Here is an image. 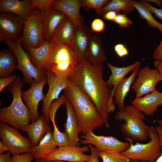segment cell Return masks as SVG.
Instances as JSON below:
<instances>
[{"mask_svg": "<svg viewBox=\"0 0 162 162\" xmlns=\"http://www.w3.org/2000/svg\"><path fill=\"white\" fill-rule=\"evenodd\" d=\"M104 69L102 64H92L82 58L68 80L90 98L108 128L109 113L114 111L115 107L112 87L103 78Z\"/></svg>", "mask_w": 162, "mask_h": 162, "instance_id": "obj_1", "label": "cell"}, {"mask_svg": "<svg viewBox=\"0 0 162 162\" xmlns=\"http://www.w3.org/2000/svg\"><path fill=\"white\" fill-rule=\"evenodd\" d=\"M64 91L73 107L78 124L79 133L86 134L104 124L94 104L87 95L68 81Z\"/></svg>", "mask_w": 162, "mask_h": 162, "instance_id": "obj_2", "label": "cell"}, {"mask_svg": "<svg viewBox=\"0 0 162 162\" xmlns=\"http://www.w3.org/2000/svg\"><path fill=\"white\" fill-rule=\"evenodd\" d=\"M23 85V81L18 76L8 88V92L12 94V101L9 106L0 109V121L26 132L31 119L29 110L21 97Z\"/></svg>", "mask_w": 162, "mask_h": 162, "instance_id": "obj_3", "label": "cell"}, {"mask_svg": "<svg viewBox=\"0 0 162 162\" xmlns=\"http://www.w3.org/2000/svg\"><path fill=\"white\" fill-rule=\"evenodd\" d=\"M115 118L117 121L124 122L120 129L130 142L146 140L148 137L149 126L144 122V114L132 105L124 106L116 112Z\"/></svg>", "mask_w": 162, "mask_h": 162, "instance_id": "obj_4", "label": "cell"}, {"mask_svg": "<svg viewBox=\"0 0 162 162\" xmlns=\"http://www.w3.org/2000/svg\"><path fill=\"white\" fill-rule=\"evenodd\" d=\"M80 59V55L69 46L54 42L46 69L47 71L68 79Z\"/></svg>", "mask_w": 162, "mask_h": 162, "instance_id": "obj_5", "label": "cell"}, {"mask_svg": "<svg viewBox=\"0 0 162 162\" xmlns=\"http://www.w3.org/2000/svg\"><path fill=\"white\" fill-rule=\"evenodd\" d=\"M148 137L150 141L145 144L130 142L129 148L121 153L130 160L139 162H153L160 155L162 148L159 134L155 128L149 126Z\"/></svg>", "mask_w": 162, "mask_h": 162, "instance_id": "obj_6", "label": "cell"}, {"mask_svg": "<svg viewBox=\"0 0 162 162\" xmlns=\"http://www.w3.org/2000/svg\"><path fill=\"white\" fill-rule=\"evenodd\" d=\"M4 43L15 54L17 62L16 69L22 72L25 82L31 86L34 80L40 82L46 76L47 71L37 68L30 56L23 49L21 40L7 41Z\"/></svg>", "mask_w": 162, "mask_h": 162, "instance_id": "obj_7", "label": "cell"}, {"mask_svg": "<svg viewBox=\"0 0 162 162\" xmlns=\"http://www.w3.org/2000/svg\"><path fill=\"white\" fill-rule=\"evenodd\" d=\"M22 43L27 47L37 48L46 41L43 34L40 12L35 9L25 21Z\"/></svg>", "mask_w": 162, "mask_h": 162, "instance_id": "obj_8", "label": "cell"}, {"mask_svg": "<svg viewBox=\"0 0 162 162\" xmlns=\"http://www.w3.org/2000/svg\"><path fill=\"white\" fill-rule=\"evenodd\" d=\"M0 136L1 142L13 155L30 152L32 147L29 139L22 136L17 129L1 122Z\"/></svg>", "mask_w": 162, "mask_h": 162, "instance_id": "obj_9", "label": "cell"}, {"mask_svg": "<svg viewBox=\"0 0 162 162\" xmlns=\"http://www.w3.org/2000/svg\"><path fill=\"white\" fill-rule=\"evenodd\" d=\"M80 144H91L100 152H108L121 153L129 147L130 142L119 140L112 136H97L93 131L80 136Z\"/></svg>", "mask_w": 162, "mask_h": 162, "instance_id": "obj_10", "label": "cell"}, {"mask_svg": "<svg viewBox=\"0 0 162 162\" xmlns=\"http://www.w3.org/2000/svg\"><path fill=\"white\" fill-rule=\"evenodd\" d=\"M25 20L18 16L8 12L0 14V41L21 40Z\"/></svg>", "mask_w": 162, "mask_h": 162, "instance_id": "obj_11", "label": "cell"}, {"mask_svg": "<svg viewBox=\"0 0 162 162\" xmlns=\"http://www.w3.org/2000/svg\"><path fill=\"white\" fill-rule=\"evenodd\" d=\"M161 81L162 75L156 69L146 66L139 69L131 88L136 94V97L139 98L155 90L156 84Z\"/></svg>", "mask_w": 162, "mask_h": 162, "instance_id": "obj_12", "label": "cell"}, {"mask_svg": "<svg viewBox=\"0 0 162 162\" xmlns=\"http://www.w3.org/2000/svg\"><path fill=\"white\" fill-rule=\"evenodd\" d=\"M46 76L49 88L43 100L41 111L42 115L49 123L48 112L50 104L54 100L58 99L59 95L67 85L68 79L58 76L52 72L47 71Z\"/></svg>", "mask_w": 162, "mask_h": 162, "instance_id": "obj_13", "label": "cell"}, {"mask_svg": "<svg viewBox=\"0 0 162 162\" xmlns=\"http://www.w3.org/2000/svg\"><path fill=\"white\" fill-rule=\"evenodd\" d=\"M90 151L87 145L75 146L71 145L58 147L54 152L44 156V158L48 161L61 160L70 162H88L90 155L85 152Z\"/></svg>", "mask_w": 162, "mask_h": 162, "instance_id": "obj_14", "label": "cell"}, {"mask_svg": "<svg viewBox=\"0 0 162 162\" xmlns=\"http://www.w3.org/2000/svg\"><path fill=\"white\" fill-rule=\"evenodd\" d=\"M47 82L46 76L40 82L34 80L29 88L22 92V98L29 110L32 122L36 121L40 117L38 106L39 103L43 100L45 97L43 89Z\"/></svg>", "mask_w": 162, "mask_h": 162, "instance_id": "obj_15", "label": "cell"}, {"mask_svg": "<svg viewBox=\"0 0 162 162\" xmlns=\"http://www.w3.org/2000/svg\"><path fill=\"white\" fill-rule=\"evenodd\" d=\"M40 14L44 37L46 42H51L66 16L60 11L52 8Z\"/></svg>", "mask_w": 162, "mask_h": 162, "instance_id": "obj_16", "label": "cell"}, {"mask_svg": "<svg viewBox=\"0 0 162 162\" xmlns=\"http://www.w3.org/2000/svg\"><path fill=\"white\" fill-rule=\"evenodd\" d=\"M131 105L147 116H151L162 106V93L156 89L139 98H135L131 101Z\"/></svg>", "mask_w": 162, "mask_h": 162, "instance_id": "obj_17", "label": "cell"}, {"mask_svg": "<svg viewBox=\"0 0 162 162\" xmlns=\"http://www.w3.org/2000/svg\"><path fill=\"white\" fill-rule=\"evenodd\" d=\"M81 7L79 0H55L52 8L63 13L73 23L75 27L83 26V20L80 12Z\"/></svg>", "mask_w": 162, "mask_h": 162, "instance_id": "obj_18", "label": "cell"}, {"mask_svg": "<svg viewBox=\"0 0 162 162\" xmlns=\"http://www.w3.org/2000/svg\"><path fill=\"white\" fill-rule=\"evenodd\" d=\"M31 3V0H0V11L14 14L25 21L33 10Z\"/></svg>", "mask_w": 162, "mask_h": 162, "instance_id": "obj_19", "label": "cell"}, {"mask_svg": "<svg viewBox=\"0 0 162 162\" xmlns=\"http://www.w3.org/2000/svg\"><path fill=\"white\" fill-rule=\"evenodd\" d=\"M65 104L67 114L66 121L64 124L65 132L68 136L71 145L80 146V139L78 136L79 126L77 118L73 106L66 97Z\"/></svg>", "mask_w": 162, "mask_h": 162, "instance_id": "obj_20", "label": "cell"}, {"mask_svg": "<svg viewBox=\"0 0 162 162\" xmlns=\"http://www.w3.org/2000/svg\"><path fill=\"white\" fill-rule=\"evenodd\" d=\"M91 32L85 26L75 27L74 37L70 47L80 55L81 58H85V54L92 36Z\"/></svg>", "mask_w": 162, "mask_h": 162, "instance_id": "obj_21", "label": "cell"}, {"mask_svg": "<svg viewBox=\"0 0 162 162\" xmlns=\"http://www.w3.org/2000/svg\"><path fill=\"white\" fill-rule=\"evenodd\" d=\"M54 44L53 41L50 42L46 41L42 46L39 47L26 48L33 63L38 69L46 70V65Z\"/></svg>", "mask_w": 162, "mask_h": 162, "instance_id": "obj_22", "label": "cell"}, {"mask_svg": "<svg viewBox=\"0 0 162 162\" xmlns=\"http://www.w3.org/2000/svg\"><path fill=\"white\" fill-rule=\"evenodd\" d=\"M140 67V65L134 69L129 76L122 80L114 90L113 97L115 98V100L114 104L117 106L119 110H122L124 107L125 98L137 77Z\"/></svg>", "mask_w": 162, "mask_h": 162, "instance_id": "obj_23", "label": "cell"}, {"mask_svg": "<svg viewBox=\"0 0 162 162\" xmlns=\"http://www.w3.org/2000/svg\"><path fill=\"white\" fill-rule=\"evenodd\" d=\"M52 130L49 123L41 115L35 122L29 124L26 132L32 147L38 145L44 136Z\"/></svg>", "mask_w": 162, "mask_h": 162, "instance_id": "obj_24", "label": "cell"}, {"mask_svg": "<svg viewBox=\"0 0 162 162\" xmlns=\"http://www.w3.org/2000/svg\"><path fill=\"white\" fill-rule=\"evenodd\" d=\"M85 57L89 62L93 65L102 64L107 60L100 38L96 35L92 36Z\"/></svg>", "mask_w": 162, "mask_h": 162, "instance_id": "obj_25", "label": "cell"}, {"mask_svg": "<svg viewBox=\"0 0 162 162\" xmlns=\"http://www.w3.org/2000/svg\"><path fill=\"white\" fill-rule=\"evenodd\" d=\"M52 130L44 136L36 146L32 147L30 153L36 160L43 159L46 156L51 154L58 149L54 140Z\"/></svg>", "mask_w": 162, "mask_h": 162, "instance_id": "obj_26", "label": "cell"}, {"mask_svg": "<svg viewBox=\"0 0 162 162\" xmlns=\"http://www.w3.org/2000/svg\"><path fill=\"white\" fill-rule=\"evenodd\" d=\"M75 28L73 23L66 16L57 30L52 41L70 46Z\"/></svg>", "mask_w": 162, "mask_h": 162, "instance_id": "obj_27", "label": "cell"}, {"mask_svg": "<svg viewBox=\"0 0 162 162\" xmlns=\"http://www.w3.org/2000/svg\"><path fill=\"white\" fill-rule=\"evenodd\" d=\"M106 64L111 73L106 82L111 87H113L112 90V95L113 97L114 90L118 83L130 72L133 71L140 65V62L137 61L128 66L120 67L114 66L108 62H107Z\"/></svg>", "mask_w": 162, "mask_h": 162, "instance_id": "obj_28", "label": "cell"}, {"mask_svg": "<svg viewBox=\"0 0 162 162\" xmlns=\"http://www.w3.org/2000/svg\"><path fill=\"white\" fill-rule=\"evenodd\" d=\"M17 63L16 57L10 49L2 50L0 52V78L12 75Z\"/></svg>", "mask_w": 162, "mask_h": 162, "instance_id": "obj_29", "label": "cell"}, {"mask_svg": "<svg viewBox=\"0 0 162 162\" xmlns=\"http://www.w3.org/2000/svg\"><path fill=\"white\" fill-rule=\"evenodd\" d=\"M135 8L130 2V0H112L105 6L95 10L98 14L103 15L110 11H114L118 13L122 11L126 15L134 11Z\"/></svg>", "mask_w": 162, "mask_h": 162, "instance_id": "obj_30", "label": "cell"}, {"mask_svg": "<svg viewBox=\"0 0 162 162\" xmlns=\"http://www.w3.org/2000/svg\"><path fill=\"white\" fill-rule=\"evenodd\" d=\"M130 2L138 12L141 18L146 20L149 27L158 29L162 34V23L157 21L153 16L151 12L141 2L130 0Z\"/></svg>", "mask_w": 162, "mask_h": 162, "instance_id": "obj_31", "label": "cell"}, {"mask_svg": "<svg viewBox=\"0 0 162 162\" xmlns=\"http://www.w3.org/2000/svg\"><path fill=\"white\" fill-rule=\"evenodd\" d=\"M100 157L103 162H130V160L121 153L100 152Z\"/></svg>", "mask_w": 162, "mask_h": 162, "instance_id": "obj_32", "label": "cell"}, {"mask_svg": "<svg viewBox=\"0 0 162 162\" xmlns=\"http://www.w3.org/2000/svg\"><path fill=\"white\" fill-rule=\"evenodd\" d=\"M52 123L53 126V137L56 144L58 147L70 145V140L67 134L62 132L58 130L55 120Z\"/></svg>", "mask_w": 162, "mask_h": 162, "instance_id": "obj_33", "label": "cell"}, {"mask_svg": "<svg viewBox=\"0 0 162 162\" xmlns=\"http://www.w3.org/2000/svg\"><path fill=\"white\" fill-rule=\"evenodd\" d=\"M55 0H31L32 9H37L41 13H44L52 8Z\"/></svg>", "mask_w": 162, "mask_h": 162, "instance_id": "obj_34", "label": "cell"}, {"mask_svg": "<svg viewBox=\"0 0 162 162\" xmlns=\"http://www.w3.org/2000/svg\"><path fill=\"white\" fill-rule=\"evenodd\" d=\"M81 7L86 8H93L95 10L106 6L110 1L109 0H81Z\"/></svg>", "mask_w": 162, "mask_h": 162, "instance_id": "obj_35", "label": "cell"}, {"mask_svg": "<svg viewBox=\"0 0 162 162\" xmlns=\"http://www.w3.org/2000/svg\"><path fill=\"white\" fill-rule=\"evenodd\" d=\"M66 96L63 95L54 102H52L50 104L48 112V117L49 119L52 122L55 120L56 112L60 106L65 104Z\"/></svg>", "mask_w": 162, "mask_h": 162, "instance_id": "obj_36", "label": "cell"}, {"mask_svg": "<svg viewBox=\"0 0 162 162\" xmlns=\"http://www.w3.org/2000/svg\"><path fill=\"white\" fill-rule=\"evenodd\" d=\"M113 22L121 28L130 26L133 23L131 20L125 14L118 13Z\"/></svg>", "mask_w": 162, "mask_h": 162, "instance_id": "obj_37", "label": "cell"}, {"mask_svg": "<svg viewBox=\"0 0 162 162\" xmlns=\"http://www.w3.org/2000/svg\"><path fill=\"white\" fill-rule=\"evenodd\" d=\"M105 28L104 22L100 18H95L91 22V28L92 31L94 32H101L104 30Z\"/></svg>", "mask_w": 162, "mask_h": 162, "instance_id": "obj_38", "label": "cell"}, {"mask_svg": "<svg viewBox=\"0 0 162 162\" xmlns=\"http://www.w3.org/2000/svg\"><path fill=\"white\" fill-rule=\"evenodd\" d=\"M34 159L30 152L14 155L12 156V162H31Z\"/></svg>", "mask_w": 162, "mask_h": 162, "instance_id": "obj_39", "label": "cell"}, {"mask_svg": "<svg viewBox=\"0 0 162 162\" xmlns=\"http://www.w3.org/2000/svg\"><path fill=\"white\" fill-rule=\"evenodd\" d=\"M17 76L15 74L1 78L0 79V92H2L6 87L10 86L16 79Z\"/></svg>", "mask_w": 162, "mask_h": 162, "instance_id": "obj_40", "label": "cell"}, {"mask_svg": "<svg viewBox=\"0 0 162 162\" xmlns=\"http://www.w3.org/2000/svg\"><path fill=\"white\" fill-rule=\"evenodd\" d=\"M114 50L117 55L120 58L124 57L129 54V51L125 46L122 44H118L114 47Z\"/></svg>", "mask_w": 162, "mask_h": 162, "instance_id": "obj_41", "label": "cell"}, {"mask_svg": "<svg viewBox=\"0 0 162 162\" xmlns=\"http://www.w3.org/2000/svg\"><path fill=\"white\" fill-rule=\"evenodd\" d=\"M90 152V157L88 162H99L100 151L91 144L87 145Z\"/></svg>", "mask_w": 162, "mask_h": 162, "instance_id": "obj_42", "label": "cell"}, {"mask_svg": "<svg viewBox=\"0 0 162 162\" xmlns=\"http://www.w3.org/2000/svg\"><path fill=\"white\" fill-rule=\"evenodd\" d=\"M140 1L144 3L150 11L153 13L157 18L162 20V6L160 8H158L152 5L146 1L141 0Z\"/></svg>", "mask_w": 162, "mask_h": 162, "instance_id": "obj_43", "label": "cell"}, {"mask_svg": "<svg viewBox=\"0 0 162 162\" xmlns=\"http://www.w3.org/2000/svg\"><path fill=\"white\" fill-rule=\"evenodd\" d=\"M153 56L155 61H162V39L154 51Z\"/></svg>", "mask_w": 162, "mask_h": 162, "instance_id": "obj_44", "label": "cell"}, {"mask_svg": "<svg viewBox=\"0 0 162 162\" xmlns=\"http://www.w3.org/2000/svg\"><path fill=\"white\" fill-rule=\"evenodd\" d=\"M118 13L114 11H108L103 15V18L104 20L113 21Z\"/></svg>", "mask_w": 162, "mask_h": 162, "instance_id": "obj_45", "label": "cell"}, {"mask_svg": "<svg viewBox=\"0 0 162 162\" xmlns=\"http://www.w3.org/2000/svg\"><path fill=\"white\" fill-rule=\"evenodd\" d=\"M10 152L0 155V162H12V156Z\"/></svg>", "mask_w": 162, "mask_h": 162, "instance_id": "obj_46", "label": "cell"}, {"mask_svg": "<svg viewBox=\"0 0 162 162\" xmlns=\"http://www.w3.org/2000/svg\"><path fill=\"white\" fill-rule=\"evenodd\" d=\"M159 125L155 127L157 131H158L160 137L162 140V118L157 120L156 121Z\"/></svg>", "mask_w": 162, "mask_h": 162, "instance_id": "obj_47", "label": "cell"}, {"mask_svg": "<svg viewBox=\"0 0 162 162\" xmlns=\"http://www.w3.org/2000/svg\"><path fill=\"white\" fill-rule=\"evenodd\" d=\"M154 67L162 75V61H155L154 63Z\"/></svg>", "mask_w": 162, "mask_h": 162, "instance_id": "obj_48", "label": "cell"}, {"mask_svg": "<svg viewBox=\"0 0 162 162\" xmlns=\"http://www.w3.org/2000/svg\"><path fill=\"white\" fill-rule=\"evenodd\" d=\"M9 151L7 147L0 142V155L3 154V152L5 151Z\"/></svg>", "mask_w": 162, "mask_h": 162, "instance_id": "obj_49", "label": "cell"}, {"mask_svg": "<svg viewBox=\"0 0 162 162\" xmlns=\"http://www.w3.org/2000/svg\"><path fill=\"white\" fill-rule=\"evenodd\" d=\"M146 1L154 3L160 7L162 6V0H148Z\"/></svg>", "mask_w": 162, "mask_h": 162, "instance_id": "obj_50", "label": "cell"}, {"mask_svg": "<svg viewBox=\"0 0 162 162\" xmlns=\"http://www.w3.org/2000/svg\"><path fill=\"white\" fill-rule=\"evenodd\" d=\"M160 138V142L161 146L162 152L161 154L160 155L158 158L154 161L153 162H162V140Z\"/></svg>", "mask_w": 162, "mask_h": 162, "instance_id": "obj_51", "label": "cell"}, {"mask_svg": "<svg viewBox=\"0 0 162 162\" xmlns=\"http://www.w3.org/2000/svg\"><path fill=\"white\" fill-rule=\"evenodd\" d=\"M35 162H51L48 161L44 158L40 159L39 160H36Z\"/></svg>", "mask_w": 162, "mask_h": 162, "instance_id": "obj_52", "label": "cell"}, {"mask_svg": "<svg viewBox=\"0 0 162 162\" xmlns=\"http://www.w3.org/2000/svg\"><path fill=\"white\" fill-rule=\"evenodd\" d=\"M51 162H65L64 161H61V160H54L52 161H51Z\"/></svg>", "mask_w": 162, "mask_h": 162, "instance_id": "obj_53", "label": "cell"}, {"mask_svg": "<svg viewBox=\"0 0 162 162\" xmlns=\"http://www.w3.org/2000/svg\"><path fill=\"white\" fill-rule=\"evenodd\" d=\"M130 162H140L136 160H130Z\"/></svg>", "mask_w": 162, "mask_h": 162, "instance_id": "obj_54", "label": "cell"}]
</instances>
